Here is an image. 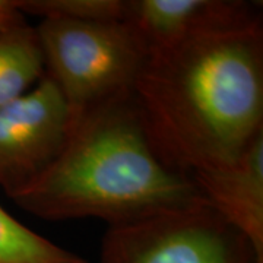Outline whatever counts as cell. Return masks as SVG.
<instances>
[{
  "mask_svg": "<svg viewBox=\"0 0 263 263\" xmlns=\"http://www.w3.org/2000/svg\"><path fill=\"white\" fill-rule=\"evenodd\" d=\"M133 92L170 170L192 177L233 162L263 133L262 21L152 53Z\"/></svg>",
  "mask_w": 263,
  "mask_h": 263,
  "instance_id": "cell-1",
  "label": "cell"
},
{
  "mask_svg": "<svg viewBox=\"0 0 263 263\" xmlns=\"http://www.w3.org/2000/svg\"><path fill=\"white\" fill-rule=\"evenodd\" d=\"M12 200L41 219L97 218L111 227L205 199L192 177L157 157L132 89L72 113L54 162Z\"/></svg>",
  "mask_w": 263,
  "mask_h": 263,
  "instance_id": "cell-2",
  "label": "cell"
},
{
  "mask_svg": "<svg viewBox=\"0 0 263 263\" xmlns=\"http://www.w3.org/2000/svg\"><path fill=\"white\" fill-rule=\"evenodd\" d=\"M46 75L70 111L132 91L148 53L123 21L43 19L37 27Z\"/></svg>",
  "mask_w": 263,
  "mask_h": 263,
  "instance_id": "cell-3",
  "label": "cell"
},
{
  "mask_svg": "<svg viewBox=\"0 0 263 263\" xmlns=\"http://www.w3.org/2000/svg\"><path fill=\"white\" fill-rule=\"evenodd\" d=\"M100 263H263L206 200L107 228Z\"/></svg>",
  "mask_w": 263,
  "mask_h": 263,
  "instance_id": "cell-4",
  "label": "cell"
},
{
  "mask_svg": "<svg viewBox=\"0 0 263 263\" xmlns=\"http://www.w3.org/2000/svg\"><path fill=\"white\" fill-rule=\"evenodd\" d=\"M70 120V107L47 75L27 94L0 107V187L10 199L54 162Z\"/></svg>",
  "mask_w": 263,
  "mask_h": 263,
  "instance_id": "cell-5",
  "label": "cell"
},
{
  "mask_svg": "<svg viewBox=\"0 0 263 263\" xmlns=\"http://www.w3.org/2000/svg\"><path fill=\"white\" fill-rule=\"evenodd\" d=\"M259 9L245 0H124L123 22L149 56L195 35L262 21Z\"/></svg>",
  "mask_w": 263,
  "mask_h": 263,
  "instance_id": "cell-6",
  "label": "cell"
},
{
  "mask_svg": "<svg viewBox=\"0 0 263 263\" xmlns=\"http://www.w3.org/2000/svg\"><path fill=\"white\" fill-rule=\"evenodd\" d=\"M200 196L263 259V133L233 162L192 174Z\"/></svg>",
  "mask_w": 263,
  "mask_h": 263,
  "instance_id": "cell-7",
  "label": "cell"
},
{
  "mask_svg": "<svg viewBox=\"0 0 263 263\" xmlns=\"http://www.w3.org/2000/svg\"><path fill=\"white\" fill-rule=\"evenodd\" d=\"M44 75L37 28L24 21L0 29V107L27 94Z\"/></svg>",
  "mask_w": 263,
  "mask_h": 263,
  "instance_id": "cell-8",
  "label": "cell"
},
{
  "mask_svg": "<svg viewBox=\"0 0 263 263\" xmlns=\"http://www.w3.org/2000/svg\"><path fill=\"white\" fill-rule=\"evenodd\" d=\"M0 263H88L21 224L0 205Z\"/></svg>",
  "mask_w": 263,
  "mask_h": 263,
  "instance_id": "cell-9",
  "label": "cell"
},
{
  "mask_svg": "<svg viewBox=\"0 0 263 263\" xmlns=\"http://www.w3.org/2000/svg\"><path fill=\"white\" fill-rule=\"evenodd\" d=\"M24 16L75 22H119L124 0H16Z\"/></svg>",
  "mask_w": 263,
  "mask_h": 263,
  "instance_id": "cell-10",
  "label": "cell"
},
{
  "mask_svg": "<svg viewBox=\"0 0 263 263\" xmlns=\"http://www.w3.org/2000/svg\"><path fill=\"white\" fill-rule=\"evenodd\" d=\"M27 18L18 9L16 0H0V29L16 25Z\"/></svg>",
  "mask_w": 263,
  "mask_h": 263,
  "instance_id": "cell-11",
  "label": "cell"
}]
</instances>
